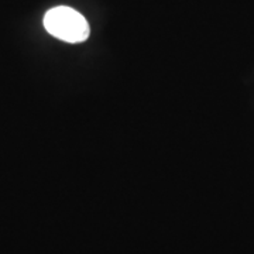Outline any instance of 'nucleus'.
<instances>
[{
    "label": "nucleus",
    "mask_w": 254,
    "mask_h": 254,
    "mask_svg": "<svg viewBox=\"0 0 254 254\" xmlns=\"http://www.w3.org/2000/svg\"><path fill=\"white\" fill-rule=\"evenodd\" d=\"M43 23L51 36L71 44L83 43L91 34L86 18L68 6H57L50 9L46 13Z\"/></svg>",
    "instance_id": "1"
}]
</instances>
